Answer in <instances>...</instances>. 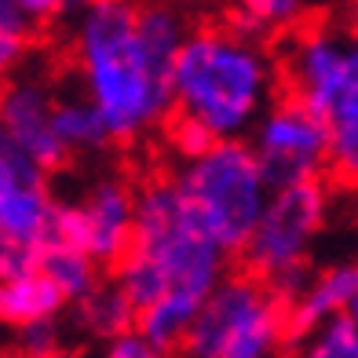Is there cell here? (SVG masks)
Instances as JSON below:
<instances>
[{"mask_svg": "<svg viewBox=\"0 0 358 358\" xmlns=\"http://www.w3.org/2000/svg\"><path fill=\"white\" fill-rule=\"evenodd\" d=\"M227 264L231 256L190 220L172 179L136 190L132 241L113 264V282L136 307V333L172 355Z\"/></svg>", "mask_w": 358, "mask_h": 358, "instance_id": "cell-1", "label": "cell"}, {"mask_svg": "<svg viewBox=\"0 0 358 358\" xmlns=\"http://www.w3.org/2000/svg\"><path fill=\"white\" fill-rule=\"evenodd\" d=\"M73 59L85 99L99 110L110 143H139L172 113V70L146 52L136 0H85L73 22Z\"/></svg>", "mask_w": 358, "mask_h": 358, "instance_id": "cell-2", "label": "cell"}, {"mask_svg": "<svg viewBox=\"0 0 358 358\" xmlns=\"http://www.w3.org/2000/svg\"><path fill=\"white\" fill-rule=\"evenodd\" d=\"M278 92V66L259 37L238 26L190 29L172 62V113L201 124L213 139L249 136Z\"/></svg>", "mask_w": 358, "mask_h": 358, "instance_id": "cell-3", "label": "cell"}, {"mask_svg": "<svg viewBox=\"0 0 358 358\" xmlns=\"http://www.w3.org/2000/svg\"><path fill=\"white\" fill-rule=\"evenodd\" d=\"M289 95L315 113L329 136V172H358V44L344 26H307L292 34L285 59Z\"/></svg>", "mask_w": 358, "mask_h": 358, "instance_id": "cell-4", "label": "cell"}, {"mask_svg": "<svg viewBox=\"0 0 358 358\" xmlns=\"http://www.w3.org/2000/svg\"><path fill=\"white\" fill-rule=\"evenodd\" d=\"M172 187L190 220L216 241L227 256H238L259 220L271 183L252 154L249 139H213L194 157H183Z\"/></svg>", "mask_w": 358, "mask_h": 358, "instance_id": "cell-5", "label": "cell"}, {"mask_svg": "<svg viewBox=\"0 0 358 358\" xmlns=\"http://www.w3.org/2000/svg\"><path fill=\"white\" fill-rule=\"evenodd\" d=\"M333 216V187L325 176L271 187L259 220L241 245V264L252 278L271 285L274 296L292 292L311 271V249Z\"/></svg>", "mask_w": 358, "mask_h": 358, "instance_id": "cell-6", "label": "cell"}, {"mask_svg": "<svg viewBox=\"0 0 358 358\" xmlns=\"http://www.w3.org/2000/svg\"><path fill=\"white\" fill-rule=\"evenodd\" d=\"M285 348L282 303L249 271H227L201 300L187 336L179 340L183 358H274Z\"/></svg>", "mask_w": 358, "mask_h": 358, "instance_id": "cell-7", "label": "cell"}, {"mask_svg": "<svg viewBox=\"0 0 358 358\" xmlns=\"http://www.w3.org/2000/svg\"><path fill=\"white\" fill-rule=\"evenodd\" d=\"M249 146L271 187L329 172V136H325V124L289 92L282 99H271L264 113L252 121Z\"/></svg>", "mask_w": 358, "mask_h": 358, "instance_id": "cell-8", "label": "cell"}, {"mask_svg": "<svg viewBox=\"0 0 358 358\" xmlns=\"http://www.w3.org/2000/svg\"><path fill=\"white\" fill-rule=\"evenodd\" d=\"M132 216L136 187L124 176H103L73 201H55L48 238L80 249L99 267H113L132 241Z\"/></svg>", "mask_w": 358, "mask_h": 358, "instance_id": "cell-9", "label": "cell"}, {"mask_svg": "<svg viewBox=\"0 0 358 358\" xmlns=\"http://www.w3.org/2000/svg\"><path fill=\"white\" fill-rule=\"evenodd\" d=\"M52 213L55 194L48 187V172L0 132V231L41 252L52 234Z\"/></svg>", "mask_w": 358, "mask_h": 358, "instance_id": "cell-10", "label": "cell"}, {"mask_svg": "<svg viewBox=\"0 0 358 358\" xmlns=\"http://www.w3.org/2000/svg\"><path fill=\"white\" fill-rule=\"evenodd\" d=\"M52 106L55 92L37 77H11L8 85H0V132L48 176L70 165V154L52 124Z\"/></svg>", "mask_w": 358, "mask_h": 358, "instance_id": "cell-11", "label": "cell"}, {"mask_svg": "<svg viewBox=\"0 0 358 358\" xmlns=\"http://www.w3.org/2000/svg\"><path fill=\"white\" fill-rule=\"evenodd\" d=\"M282 303V325H285V344H296L307 336L318 322L355 311L358 303V267L355 264H333L322 271H307L303 282L285 292Z\"/></svg>", "mask_w": 358, "mask_h": 358, "instance_id": "cell-12", "label": "cell"}, {"mask_svg": "<svg viewBox=\"0 0 358 358\" xmlns=\"http://www.w3.org/2000/svg\"><path fill=\"white\" fill-rule=\"evenodd\" d=\"M66 307H70L66 296L55 289V282L37 264L0 278V325H8V329H22L29 322L62 318Z\"/></svg>", "mask_w": 358, "mask_h": 358, "instance_id": "cell-13", "label": "cell"}, {"mask_svg": "<svg viewBox=\"0 0 358 358\" xmlns=\"http://www.w3.org/2000/svg\"><path fill=\"white\" fill-rule=\"evenodd\" d=\"M70 307L77 315V325L88 336H95V340H110L117 333L136 329V307H132V300L124 296V289L113 278H99L85 296L73 300Z\"/></svg>", "mask_w": 358, "mask_h": 358, "instance_id": "cell-14", "label": "cell"}, {"mask_svg": "<svg viewBox=\"0 0 358 358\" xmlns=\"http://www.w3.org/2000/svg\"><path fill=\"white\" fill-rule=\"evenodd\" d=\"M37 267L55 282V289L62 292V296H66V303L80 300L95 282L103 278V267L95 264L92 256H85L80 249L66 245V241H55V238H48L44 245H41Z\"/></svg>", "mask_w": 358, "mask_h": 358, "instance_id": "cell-15", "label": "cell"}, {"mask_svg": "<svg viewBox=\"0 0 358 358\" xmlns=\"http://www.w3.org/2000/svg\"><path fill=\"white\" fill-rule=\"evenodd\" d=\"M52 124L59 143L66 146V154H95L110 146V132L88 99H55L52 106Z\"/></svg>", "mask_w": 358, "mask_h": 358, "instance_id": "cell-16", "label": "cell"}, {"mask_svg": "<svg viewBox=\"0 0 358 358\" xmlns=\"http://www.w3.org/2000/svg\"><path fill=\"white\" fill-rule=\"evenodd\" d=\"M307 15V0H234V22L249 37L292 34Z\"/></svg>", "mask_w": 358, "mask_h": 358, "instance_id": "cell-17", "label": "cell"}, {"mask_svg": "<svg viewBox=\"0 0 358 358\" xmlns=\"http://www.w3.org/2000/svg\"><path fill=\"white\" fill-rule=\"evenodd\" d=\"M37 22L22 11L19 0H0V80H8L26 66L37 44Z\"/></svg>", "mask_w": 358, "mask_h": 358, "instance_id": "cell-18", "label": "cell"}, {"mask_svg": "<svg viewBox=\"0 0 358 358\" xmlns=\"http://www.w3.org/2000/svg\"><path fill=\"white\" fill-rule=\"evenodd\" d=\"M300 355L296 358H358V322L355 311L333 315L318 322L307 336L296 340Z\"/></svg>", "mask_w": 358, "mask_h": 358, "instance_id": "cell-19", "label": "cell"}, {"mask_svg": "<svg viewBox=\"0 0 358 358\" xmlns=\"http://www.w3.org/2000/svg\"><path fill=\"white\" fill-rule=\"evenodd\" d=\"M161 128H165L169 146H172V154H176L179 161H183V157H194L198 150H205V146L213 143V136H208L201 124H194V121H187V117H179V113H169Z\"/></svg>", "mask_w": 358, "mask_h": 358, "instance_id": "cell-20", "label": "cell"}, {"mask_svg": "<svg viewBox=\"0 0 358 358\" xmlns=\"http://www.w3.org/2000/svg\"><path fill=\"white\" fill-rule=\"evenodd\" d=\"M19 333V344H15V358H41L48 351H55L62 344L59 336V318H48V322H29L22 325Z\"/></svg>", "mask_w": 358, "mask_h": 358, "instance_id": "cell-21", "label": "cell"}, {"mask_svg": "<svg viewBox=\"0 0 358 358\" xmlns=\"http://www.w3.org/2000/svg\"><path fill=\"white\" fill-rule=\"evenodd\" d=\"M95 358H169V351L154 348L143 333L128 329V333H117V336L103 340V348H99Z\"/></svg>", "mask_w": 358, "mask_h": 358, "instance_id": "cell-22", "label": "cell"}, {"mask_svg": "<svg viewBox=\"0 0 358 358\" xmlns=\"http://www.w3.org/2000/svg\"><path fill=\"white\" fill-rule=\"evenodd\" d=\"M37 264V249L26 245V241H19L15 234L0 231V278L4 274H15V271H26Z\"/></svg>", "mask_w": 358, "mask_h": 358, "instance_id": "cell-23", "label": "cell"}, {"mask_svg": "<svg viewBox=\"0 0 358 358\" xmlns=\"http://www.w3.org/2000/svg\"><path fill=\"white\" fill-rule=\"evenodd\" d=\"M19 4L37 26H48V22H59L62 15H70L73 8H80L85 0H19Z\"/></svg>", "mask_w": 358, "mask_h": 358, "instance_id": "cell-24", "label": "cell"}, {"mask_svg": "<svg viewBox=\"0 0 358 358\" xmlns=\"http://www.w3.org/2000/svg\"><path fill=\"white\" fill-rule=\"evenodd\" d=\"M41 358H85V355H80V351H70V348H55V351H48V355H41Z\"/></svg>", "mask_w": 358, "mask_h": 358, "instance_id": "cell-25", "label": "cell"}, {"mask_svg": "<svg viewBox=\"0 0 358 358\" xmlns=\"http://www.w3.org/2000/svg\"><path fill=\"white\" fill-rule=\"evenodd\" d=\"M274 358H282V355H274Z\"/></svg>", "mask_w": 358, "mask_h": 358, "instance_id": "cell-26", "label": "cell"}]
</instances>
